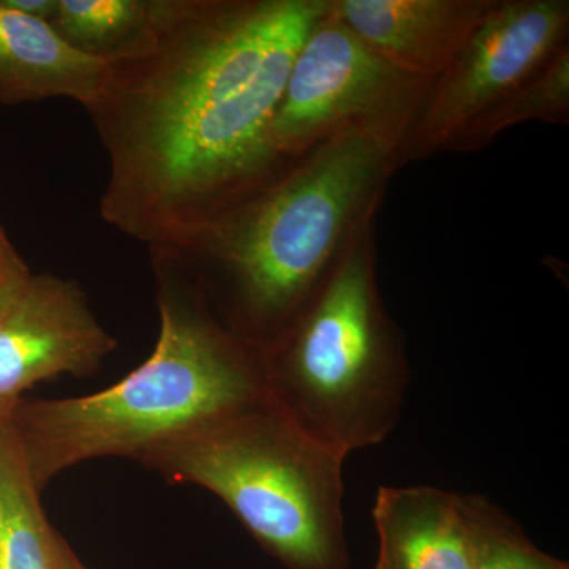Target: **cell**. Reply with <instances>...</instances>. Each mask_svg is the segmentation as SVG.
<instances>
[{"label":"cell","instance_id":"cell-1","mask_svg":"<svg viewBox=\"0 0 569 569\" xmlns=\"http://www.w3.org/2000/svg\"><path fill=\"white\" fill-rule=\"evenodd\" d=\"M329 0H156L148 44L86 108L110 162L100 213L148 249L181 244L290 167L271 123Z\"/></svg>","mask_w":569,"mask_h":569},{"label":"cell","instance_id":"cell-2","mask_svg":"<svg viewBox=\"0 0 569 569\" xmlns=\"http://www.w3.org/2000/svg\"><path fill=\"white\" fill-rule=\"evenodd\" d=\"M406 138L351 126L298 157L276 181L163 247L216 316L258 351L276 339L377 219L403 168Z\"/></svg>","mask_w":569,"mask_h":569},{"label":"cell","instance_id":"cell-3","mask_svg":"<svg viewBox=\"0 0 569 569\" xmlns=\"http://www.w3.org/2000/svg\"><path fill=\"white\" fill-rule=\"evenodd\" d=\"M160 331L151 356L93 395L22 399L10 422L40 493L88 460H137L268 395L260 351L220 321L182 266L149 249Z\"/></svg>","mask_w":569,"mask_h":569},{"label":"cell","instance_id":"cell-4","mask_svg":"<svg viewBox=\"0 0 569 569\" xmlns=\"http://www.w3.org/2000/svg\"><path fill=\"white\" fill-rule=\"evenodd\" d=\"M376 222L260 351L269 396L343 458L387 440L410 385L402 332L378 288Z\"/></svg>","mask_w":569,"mask_h":569},{"label":"cell","instance_id":"cell-5","mask_svg":"<svg viewBox=\"0 0 569 569\" xmlns=\"http://www.w3.org/2000/svg\"><path fill=\"white\" fill-rule=\"evenodd\" d=\"M346 459L268 392L160 445L140 463L219 497L284 569H350Z\"/></svg>","mask_w":569,"mask_h":569},{"label":"cell","instance_id":"cell-6","mask_svg":"<svg viewBox=\"0 0 569 569\" xmlns=\"http://www.w3.org/2000/svg\"><path fill=\"white\" fill-rule=\"evenodd\" d=\"M433 81L411 77L377 54L329 0L293 63L271 123L276 151L296 160L351 126L407 138Z\"/></svg>","mask_w":569,"mask_h":569},{"label":"cell","instance_id":"cell-7","mask_svg":"<svg viewBox=\"0 0 569 569\" xmlns=\"http://www.w3.org/2000/svg\"><path fill=\"white\" fill-rule=\"evenodd\" d=\"M568 0H496L458 58L433 81L402 163L447 151L468 123L507 99L568 47Z\"/></svg>","mask_w":569,"mask_h":569},{"label":"cell","instance_id":"cell-8","mask_svg":"<svg viewBox=\"0 0 569 569\" xmlns=\"http://www.w3.org/2000/svg\"><path fill=\"white\" fill-rule=\"evenodd\" d=\"M116 347L80 283L32 274L0 317V419L41 381L92 376Z\"/></svg>","mask_w":569,"mask_h":569},{"label":"cell","instance_id":"cell-9","mask_svg":"<svg viewBox=\"0 0 569 569\" xmlns=\"http://www.w3.org/2000/svg\"><path fill=\"white\" fill-rule=\"evenodd\" d=\"M501 509L432 486H383L372 519L376 569H478Z\"/></svg>","mask_w":569,"mask_h":569},{"label":"cell","instance_id":"cell-10","mask_svg":"<svg viewBox=\"0 0 569 569\" xmlns=\"http://www.w3.org/2000/svg\"><path fill=\"white\" fill-rule=\"evenodd\" d=\"M496 0H335L336 13L377 54L436 81L458 58Z\"/></svg>","mask_w":569,"mask_h":569},{"label":"cell","instance_id":"cell-11","mask_svg":"<svg viewBox=\"0 0 569 569\" xmlns=\"http://www.w3.org/2000/svg\"><path fill=\"white\" fill-rule=\"evenodd\" d=\"M110 63L74 50L48 21L0 0V103L6 107L70 99L91 107Z\"/></svg>","mask_w":569,"mask_h":569},{"label":"cell","instance_id":"cell-12","mask_svg":"<svg viewBox=\"0 0 569 569\" xmlns=\"http://www.w3.org/2000/svg\"><path fill=\"white\" fill-rule=\"evenodd\" d=\"M51 531L10 418L0 419V569H52Z\"/></svg>","mask_w":569,"mask_h":569},{"label":"cell","instance_id":"cell-13","mask_svg":"<svg viewBox=\"0 0 569 569\" xmlns=\"http://www.w3.org/2000/svg\"><path fill=\"white\" fill-rule=\"evenodd\" d=\"M156 0H58L50 24L70 47L108 63L148 44Z\"/></svg>","mask_w":569,"mask_h":569},{"label":"cell","instance_id":"cell-14","mask_svg":"<svg viewBox=\"0 0 569 569\" xmlns=\"http://www.w3.org/2000/svg\"><path fill=\"white\" fill-rule=\"evenodd\" d=\"M569 47L537 77L460 130L445 152H475L488 148L498 134L526 122L568 123Z\"/></svg>","mask_w":569,"mask_h":569},{"label":"cell","instance_id":"cell-15","mask_svg":"<svg viewBox=\"0 0 569 569\" xmlns=\"http://www.w3.org/2000/svg\"><path fill=\"white\" fill-rule=\"evenodd\" d=\"M478 569H569L567 561L537 548L507 512H501Z\"/></svg>","mask_w":569,"mask_h":569},{"label":"cell","instance_id":"cell-16","mask_svg":"<svg viewBox=\"0 0 569 569\" xmlns=\"http://www.w3.org/2000/svg\"><path fill=\"white\" fill-rule=\"evenodd\" d=\"M33 272L0 224V317L24 290Z\"/></svg>","mask_w":569,"mask_h":569},{"label":"cell","instance_id":"cell-17","mask_svg":"<svg viewBox=\"0 0 569 569\" xmlns=\"http://www.w3.org/2000/svg\"><path fill=\"white\" fill-rule=\"evenodd\" d=\"M51 565L52 569H91L82 563L70 542L52 527L51 531Z\"/></svg>","mask_w":569,"mask_h":569},{"label":"cell","instance_id":"cell-18","mask_svg":"<svg viewBox=\"0 0 569 569\" xmlns=\"http://www.w3.org/2000/svg\"><path fill=\"white\" fill-rule=\"evenodd\" d=\"M9 2L22 13L48 22H51L58 9V0H9Z\"/></svg>","mask_w":569,"mask_h":569}]
</instances>
